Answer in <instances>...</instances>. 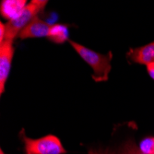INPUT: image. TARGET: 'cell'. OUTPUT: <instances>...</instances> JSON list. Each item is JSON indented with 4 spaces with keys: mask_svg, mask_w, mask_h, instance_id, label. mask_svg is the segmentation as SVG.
<instances>
[{
    "mask_svg": "<svg viewBox=\"0 0 154 154\" xmlns=\"http://www.w3.org/2000/svg\"><path fill=\"white\" fill-rule=\"evenodd\" d=\"M75 51L79 54V57L85 61L93 70V79L97 82L106 81L111 71V61L113 58L112 53L108 54H102L95 51L89 49L88 47L79 45L76 42L69 41Z\"/></svg>",
    "mask_w": 154,
    "mask_h": 154,
    "instance_id": "obj_1",
    "label": "cell"
},
{
    "mask_svg": "<svg viewBox=\"0 0 154 154\" xmlns=\"http://www.w3.org/2000/svg\"><path fill=\"white\" fill-rule=\"evenodd\" d=\"M47 3V0H32L29 4H27L19 18L8 21V23L5 24V38L3 42H13L15 40L24 28L38 17L37 15L42 10H44Z\"/></svg>",
    "mask_w": 154,
    "mask_h": 154,
    "instance_id": "obj_2",
    "label": "cell"
},
{
    "mask_svg": "<svg viewBox=\"0 0 154 154\" xmlns=\"http://www.w3.org/2000/svg\"><path fill=\"white\" fill-rule=\"evenodd\" d=\"M27 154H64L66 149L60 139L54 135H47L40 138L22 137Z\"/></svg>",
    "mask_w": 154,
    "mask_h": 154,
    "instance_id": "obj_3",
    "label": "cell"
},
{
    "mask_svg": "<svg viewBox=\"0 0 154 154\" xmlns=\"http://www.w3.org/2000/svg\"><path fill=\"white\" fill-rule=\"evenodd\" d=\"M14 57V46L12 41H5L0 44V93L5 91L6 83L10 72Z\"/></svg>",
    "mask_w": 154,
    "mask_h": 154,
    "instance_id": "obj_4",
    "label": "cell"
},
{
    "mask_svg": "<svg viewBox=\"0 0 154 154\" xmlns=\"http://www.w3.org/2000/svg\"><path fill=\"white\" fill-rule=\"evenodd\" d=\"M51 25L36 17L31 23L28 24L24 29L20 32L19 38L21 40L30 38H41L47 37L49 34Z\"/></svg>",
    "mask_w": 154,
    "mask_h": 154,
    "instance_id": "obj_5",
    "label": "cell"
},
{
    "mask_svg": "<svg viewBox=\"0 0 154 154\" xmlns=\"http://www.w3.org/2000/svg\"><path fill=\"white\" fill-rule=\"evenodd\" d=\"M128 57L134 63L149 65L154 62V42L146 45L130 49L128 53Z\"/></svg>",
    "mask_w": 154,
    "mask_h": 154,
    "instance_id": "obj_6",
    "label": "cell"
},
{
    "mask_svg": "<svg viewBox=\"0 0 154 154\" xmlns=\"http://www.w3.org/2000/svg\"><path fill=\"white\" fill-rule=\"evenodd\" d=\"M26 6V0H3L0 4V14L10 21L19 18Z\"/></svg>",
    "mask_w": 154,
    "mask_h": 154,
    "instance_id": "obj_7",
    "label": "cell"
},
{
    "mask_svg": "<svg viewBox=\"0 0 154 154\" xmlns=\"http://www.w3.org/2000/svg\"><path fill=\"white\" fill-rule=\"evenodd\" d=\"M47 38L55 44H63L68 39L67 26L64 24H54L51 25L49 34Z\"/></svg>",
    "mask_w": 154,
    "mask_h": 154,
    "instance_id": "obj_8",
    "label": "cell"
},
{
    "mask_svg": "<svg viewBox=\"0 0 154 154\" xmlns=\"http://www.w3.org/2000/svg\"><path fill=\"white\" fill-rule=\"evenodd\" d=\"M116 154H146L140 150L133 140H128L116 152Z\"/></svg>",
    "mask_w": 154,
    "mask_h": 154,
    "instance_id": "obj_9",
    "label": "cell"
},
{
    "mask_svg": "<svg viewBox=\"0 0 154 154\" xmlns=\"http://www.w3.org/2000/svg\"><path fill=\"white\" fill-rule=\"evenodd\" d=\"M138 148L146 154H154V137H149L142 139L138 145Z\"/></svg>",
    "mask_w": 154,
    "mask_h": 154,
    "instance_id": "obj_10",
    "label": "cell"
},
{
    "mask_svg": "<svg viewBox=\"0 0 154 154\" xmlns=\"http://www.w3.org/2000/svg\"><path fill=\"white\" fill-rule=\"evenodd\" d=\"M89 154H116L115 151H113L110 149H90Z\"/></svg>",
    "mask_w": 154,
    "mask_h": 154,
    "instance_id": "obj_11",
    "label": "cell"
},
{
    "mask_svg": "<svg viewBox=\"0 0 154 154\" xmlns=\"http://www.w3.org/2000/svg\"><path fill=\"white\" fill-rule=\"evenodd\" d=\"M147 70H148V73H149V77L152 79H154V62L147 65Z\"/></svg>",
    "mask_w": 154,
    "mask_h": 154,
    "instance_id": "obj_12",
    "label": "cell"
},
{
    "mask_svg": "<svg viewBox=\"0 0 154 154\" xmlns=\"http://www.w3.org/2000/svg\"><path fill=\"white\" fill-rule=\"evenodd\" d=\"M5 38V24L3 22H0V44L3 43Z\"/></svg>",
    "mask_w": 154,
    "mask_h": 154,
    "instance_id": "obj_13",
    "label": "cell"
},
{
    "mask_svg": "<svg viewBox=\"0 0 154 154\" xmlns=\"http://www.w3.org/2000/svg\"><path fill=\"white\" fill-rule=\"evenodd\" d=\"M0 154H5V153H4V151H3L2 149H1V150H0Z\"/></svg>",
    "mask_w": 154,
    "mask_h": 154,
    "instance_id": "obj_14",
    "label": "cell"
}]
</instances>
